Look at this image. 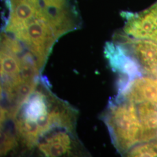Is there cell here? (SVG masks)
<instances>
[{"label": "cell", "mask_w": 157, "mask_h": 157, "mask_svg": "<svg viewBox=\"0 0 157 157\" xmlns=\"http://www.w3.org/2000/svg\"><path fill=\"white\" fill-rule=\"evenodd\" d=\"M78 117V110L54 94L41 77L12 117L1 124V147L7 151L33 154L47 135L61 129L76 130Z\"/></svg>", "instance_id": "6da1fadb"}, {"label": "cell", "mask_w": 157, "mask_h": 157, "mask_svg": "<svg viewBox=\"0 0 157 157\" xmlns=\"http://www.w3.org/2000/svg\"><path fill=\"white\" fill-rule=\"evenodd\" d=\"M1 33L31 31L62 36L80 26L77 0H2Z\"/></svg>", "instance_id": "7a4b0ae2"}, {"label": "cell", "mask_w": 157, "mask_h": 157, "mask_svg": "<svg viewBox=\"0 0 157 157\" xmlns=\"http://www.w3.org/2000/svg\"><path fill=\"white\" fill-rule=\"evenodd\" d=\"M101 117L121 155L124 156L142 143V126L136 104L116 95L109 101Z\"/></svg>", "instance_id": "3957f363"}, {"label": "cell", "mask_w": 157, "mask_h": 157, "mask_svg": "<svg viewBox=\"0 0 157 157\" xmlns=\"http://www.w3.org/2000/svg\"><path fill=\"white\" fill-rule=\"evenodd\" d=\"M33 154L44 157H82L90 154L78 139L76 130L61 129L40 141Z\"/></svg>", "instance_id": "277c9868"}, {"label": "cell", "mask_w": 157, "mask_h": 157, "mask_svg": "<svg viewBox=\"0 0 157 157\" xmlns=\"http://www.w3.org/2000/svg\"><path fill=\"white\" fill-rule=\"evenodd\" d=\"M112 41L121 45L139 63L144 75H157V42L131 37L122 31L114 34Z\"/></svg>", "instance_id": "5b68a950"}, {"label": "cell", "mask_w": 157, "mask_h": 157, "mask_svg": "<svg viewBox=\"0 0 157 157\" xmlns=\"http://www.w3.org/2000/svg\"><path fill=\"white\" fill-rule=\"evenodd\" d=\"M122 32L131 37L157 42V1L137 13L124 12Z\"/></svg>", "instance_id": "8992f818"}, {"label": "cell", "mask_w": 157, "mask_h": 157, "mask_svg": "<svg viewBox=\"0 0 157 157\" xmlns=\"http://www.w3.org/2000/svg\"><path fill=\"white\" fill-rule=\"evenodd\" d=\"M104 54L112 71L119 73V82L128 84L144 75L138 62L118 43L113 41L107 42Z\"/></svg>", "instance_id": "52a82bcc"}, {"label": "cell", "mask_w": 157, "mask_h": 157, "mask_svg": "<svg viewBox=\"0 0 157 157\" xmlns=\"http://www.w3.org/2000/svg\"><path fill=\"white\" fill-rule=\"evenodd\" d=\"M117 95L137 104L148 102L157 107V79L148 75L135 78L118 91Z\"/></svg>", "instance_id": "ba28073f"}, {"label": "cell", "mask_w": 157, "mask_h": 157, "mask_svg": "<svg viewBox=\"0 0 157 157\" xmlns=\"http://www.w3.org/2000/svg\"><path fill=\"white\" fill-rule=\"evenodd\" d=\"M137 107L142 126V143L157 139V106L143 102Z\"/></svg>", "instance_id": "9c48e42d"}, {"label": "cell", "mask_w": 157, "mask_h": 157, "mask_svg": "<svg viewBox=\"0 0 157 157\" xmlns=\"http://www.w3.org/2000/svg\"><path fill=\"white\" fill-rule=\"evenodd\" d=\"M126 157H157V139L141 143L128 152Z\"/></svg>", "instance_id": "30bf717a"}, {"label": "cell", "mask_w": 157, "mask_h": 157, "mask_svg": "<svg viewBox=\"0 0 157 157\" xmlns=\"http://www.w3.org/2000/svg\"><path fill=\"white\" fill-rule=\"evenodd\" d=\"M155 78H157V76H156V77H155Z\"/></svg>", "instance_id": "8fae6325"}]
</instances>
